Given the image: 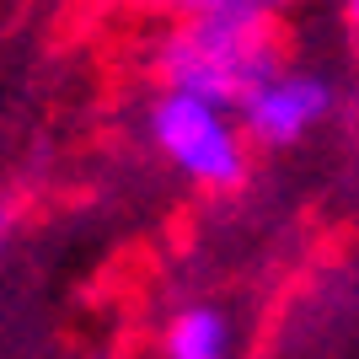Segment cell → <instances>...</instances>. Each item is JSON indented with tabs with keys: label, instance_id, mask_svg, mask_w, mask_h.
I'll list each match as a JSON object with an SVG mask.
<instances>
[{
	"label": "cell",
	"instance_id": "6da1fadb",
	"mask_svg": "<svg viewBox=\"0 0 359 359\" xmlns=\"http://www.w3.org/2000/svg\"><path fill=\"white\" fill-rule=\"evenodd\" d=\"M166 75H172V91H188V97H198L210 107L247 102V91L273 75L269 48H263V22L198 16L182 38H172Z\"/></svg>",
	"mask_w": 359,
	"mask_h": 359
},
{
	"label": "cell",
	"instance_id": "7a4b0ae2",
	"mask_svg": "<svg viewBox=\"0 0 359 359\" xmlns=\"http://www.w3.org/2000/svg\"><path fill=\"white\" fill-rule=\"evenodd\" d=\"M150 135H156V145H161L188 177L210 182V188H231V182L241 177V145H236V135L225 129L220 107L198 102L188 91H172V97L156 102Z\"/></svg>",
	"mask_w": 359,
	"mask_h": 359
},
{
	"label": "cell",
	"instance_id": "3957f363",
	"mask_svg": "<svg viewBox=\"0 0 359 359\" xmlns=\"http://www.w3.org/2000/svg\"><path fill=\"white\" fill-rule=\"evenodd\" d=\"M332 91L316 75H269L263 86L247 91V129L269 145H290L327 113Z\"/></svg>",
	"mask_w": 359,
	"mask_h": 359
},
{
	"label": "cell",
	"instance_id": "277c9868",
	"mask_svg": "<svg viewBox=\"0 0 359 359\" xmlns=\"http://www.w3.org/2000/svg\"><path fill=\"white\" fill-rule=\"evenodd\" d=\"M231 348V327H225V316L210 311V306H194V311H182L166 332V354L172 359H225Z\"/></svg>",
	"mask_w": 359,
	"mask_h": 359
},
{
	"label": "cell",
	"instance_id": "5b68a950",
	"mask_svg": "<svg viewBox=\"0 0 359 359\" xmlns=\"http://www.w3.org/2000/svg\"><path fill=\"white\" fill-rule=\"evenodd\" d=\"M177 6H188V11H215L220 0H177Z\"/></svg>",
	"mask_w": 359,
	"mask_h": 359
},
{
	"label": "cell",
	"instance_id": "8992f818",
	"mask_svg": "<svg viewBox=\"0 0 359 359\" xmlns=\"http://www.w3.org/2000/svg\"><path fill=\"white\" fill-rule=\"evenodd\" d=\"M0 236H6V210H0Z\"/></svg>",
	"mask_w": 359,
	"mask_h": 359
},
{
	"label": "cell",
	"instance_id": "52a82bcc",
	"mask_svg": "<svg viewBox=\"0 0 359 359\" xmlns=\"http://www.w3.org/2000/svg\"><path fill=\"white\" fill-rule=\"evenodd\" d=\"M354 27H359V0H354Z\"/></svg>",
	"mask_w": 359,
	"mask_h": 359
}]
</instances>
